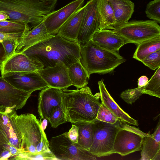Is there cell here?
I'll return each mask as SVG.
<instances>
[{
	"label": "cell",
	"instance_id": "6da1fadb",
	"mask_svg": "<svg viewBox=\"0 0 160 160\" xmlns=\"http://www.w3.org/2000/svg\"><path fill=\"white\" fill-rule=\"evenodd\" d=\"M80 45L56 34L28 48L22 53L30 58L41 63L43 68L63 63L69 67L79 60Z\"/></svg>",
	"mask_w": 160,
	"mask_h": 160
},
{
	"label": "cell",
	"instance_id": "7a4b0ae2",
	"mask_svg": "<svg viewBox=\"0 0 160 160\" xmlns=\"http://www.w3.org/2000/svg\"><path fill=\"white\" fill-rule=\"evenodd\" d=\"M61 91V106L67 122H92L96 119L101 104L99 93L93 95L87 86L75 90Z\"/></svg>",
	"mask_w": 160,
	"mask_h": 160
},
{
	"label": "cell",
	"instance_id": "3957f363",
	"mask_svg": "<svg viewBox=\"0 0 160 160\" xmlns=\"http://www.w3.org/2000/svg\"><path fill=\"white\" fill-rule=\"evenodd\" d=\"M57 0H0V10L8 20L30 23L34 28L54 11Z\"/></svg>",
	"mask_w": 160,
	"mask_h": 160
},
{
	"label": "cell",
	"instance_id": "277c9868",
	"mask_svg": "<svg viewBox=\"0 0 160 160\" xmlns=\"http://www.w3.org/2000/svg\"><path fill=\"white\" fill-rule=\"evenodd\" d=\"M13 116L22 136L26 160L33 155L51 151L41 120L32 114L18 115L15 110Z\"/></svg>",
	"mask_w": 160,
	"mask_h": 160
},
{
	"label": "cell",
	"instance_id": "5b68a950",
	"mask_svg": "<svg viewBox=\"0 0 160 160\" xmlns=\"http://www.w3.org/2000/svg\"><path fill=\"white\" fill-rule=\"evenodd\" d=\"M80 56L79 61L89 76L112 72L126 61L118 52L104 49L91 40L80 45Z\"/></svg>",
	"mask_w": 160,
	"mask_h": 160
},
{
	"label": "cell",
	"instance_id": "8992f818",
	"mask_svg": "<svg viewBox=\"0 0 160 160\" xmlns=\"http://www.w3.org/2000/svg\"><path fill=\"white\" fill-rule=\"evenodd\" d=\"M120 121L114 124L96 119L92 121L93 137L89 150L91 154L98 158L111 155L116 134L121 128Z\"/></svg>",
	"mask_w": 160,
	"mask_h": 160
},
{
	"label": "cell",
	"instance_id": "52a82bcc",
	"mask_svg": "<svg viewBox=\"0 0 160 160\" xmlns=\"http://www.w3.org/2000/svg\"><path fill=\"white\" fill-rule=\"evenodd\" d=\"M116 32L129 43L138 44L160 36V26L153 20H133L114 29Z\"/></svg>",
	"mask_w": 160,
	"mask_h": 160
},
{
	"label": "cell",
	"instance_id": "ba28073f",
	"mask_svg": "<svg viewBox=\"0 0 160 160\" xmlns=\"http://www.w3.org/2000/svg\"><path fill=\"white\" fill-rule=\"evenodd\" d=\"M49 148L57 160H95L96 157L83 149L68 138V132L52 137L49 142Z\"/></svg>",
	"mask_w": 160,
	"mask_h": 160
},
{
	"label": "cell",
	"instance_id": "9c48e42d",
	"mask_svg": "<svg viewBox=\"0 0 160 160\" xmlns=\"http://www.w3.org/2000/svg\"><path fill=\"white\" fill-rule=\"evenodd\" d=\"M31 93L18 89L0 77V112L7 108L16 111L25 105Z\"/></svg>",
	"mask_w": 160,
	"mask_h": 160
},
{
	"label": "cell",
	"instance_id": "30bf717a",
	"mask_svg": "<svg viewBox=\"0 0 160 160\" xmlns=\"http://www.w3.org/2000/svg\"><path fill=\"white\" fill-rule=\"evenodd\" d=\"M2 76L15 88L31 94L48 87L37 72H11Z\"/></svg>",
	"mask_w": 160,
	"mask_h": 160
},
{
	"label": "cell",
	"instance_id": "8fae6325",
	"mask_svg": "<svg viewBox=\"0 0 160 160\" xmlns=\"http://www.w3.org/2000/svg\"><path fill=\"white\" fill-rule=\"evenodd\" d=\"M98 0H90L84 6L81 27L77 38L80 45L89 42L94 33L99 29L100 20Z\"/></svg>",
	"mask_w": 160,
	"mask_h": 160
},
{
	"label": "cell",
	"instance_id": "7c38bea8",
	"mask_svg": "<svg viewBox=\"0 0 160 160\" xmlns=\"http://www.w3.org/2000/svg\"><path fill=\"white\" fill-rule=\"evenodd\" d=\"M144 137L129 130L120 128L118 131L111 155L125 156L141 150Z\"/></svg>",
	"mask_w": 160,
	"mask_h": 160
},
{
	"label": "cell",
	"instance_id": "4fadbf2b",
	"mask_svg": "<svg viewBox=\"0 0 160 160\" xmlns=\"http://www.w3.org/2000/svg\"><path fill=\"white\" fill-rule=\"evenodd\" d=\"M84 2V0H75L46 16L43 22L48 32L51 34H56L64 23L82 7Z\"/></svg>",
	"mask_w": 160,
	"mask_h": 160
},
{
	"label": "cell",
	"instance_id": "5bb4252c",
	"mask_svg": "<svg viewBox=\"0 0 160 160\" xmlns=\"http://www.w3.org/2000/svg\"><path fill=\"white\" fill-rule=\"evenodd\" d=\"M43 68L41 63L30 58L22 53H14L0 63L1 76L11 72H37Z\"/></svg>",
	"mask_w": 160,
	"mask_h": 160
},
{
	"label": "cell",
	"instance_id": "9a60e30c",
	"mask_svg": "<svg viewBox=\"0 0 160 160\" xmlns=\"http://www.w3.org/2000/svg\"><path fill=\"white\" fill-rule=\"evenodd\" d=\"M37 72L48 87L63 89L72 85L68 67L63 62L57 63L54 66L43 68Z\"/></svg>",
	"mask_w": 160,
	"mask_h": 160
},
{
	"label": "cell",
	"instance_id": "2e32d148",
	"mask_svg": "<svg viewBox=\"0 0 160 160\" xmlns=\"http://www.w3.org/2000/svg\"><path fill=\"white\" fill-rule=\"evenodd\" d=\"M61 89L48 87L41 90L38 96V112L41 119L48 121L54 109L61 105Z\"/></svg>",
	"mask_w": 160,
	"mask_h": 160
},
{
	"label": "cell",
	"instance_id": "e0dca14e",
	"mask_svg": "<svg viewBox=\"0 0 160 160\" xmlns=\"http://www.w3.org/2000/svg\"><path fill=\"white\" fill-rule=\"evenodd\" d=\"M11 109L0 112V131L8 140L9 145L24 152L22 136L13 116L15 110Z\"/></svg>",
	"mask_w": 160,
	"mask_h": 160
},
{
	"label": "cell",
	"instance_id": "ac0fdd59",
	"mask_svg": "<svg viewBox=\"0 0 160 160\" xmlns=\"http://www.w3.org/2000/svg\"><path fill=\"white\" fill-rule=\"evenodd\" d=\"M93 43L104 49L117 52L128 42L113 30L99 29L92 36L91 40Z\"/></svg>",
	"mask_w": 160,
	"mask_h": 160
},
{
	"label": "cell",
	"instance_id": "d6986e66",
	"mask_svg": "<svg viewBox=\"0 0 160 160\" xmlns=\"http://www.w3.org/2000/svg\"><path fill=\"white\" fill-rule=\"evenodd\" d=\"M55 35L50 34L48 32L42 21L32 29L30 30L18 42L14 53H22L30 46Z\"/></svg>",
	"mask_w": 160,
	"mask_h": 160
},
{
	"label": "cell",
	"instance_id": "ffe728a7",
	"mask_svg": "<svg viewBox=\"0 0 160 160\" xmlns=\"http://www.w3.org/2000/svg\"><path fill=\"white\" fill-rule=\"evenodd\" d=\"M98 84L100 92L99 98L102 102L121 121L138 126V121L124 112L115 101L107 90L103 80L98 81Z\"/></svg>",
	"mask_w": 160,
	"mask_h": 160
},
{
	"label": "cell",
	"instance_id": "44dd1931",
	"mask_svg": "<svg viewBox=\"0 0 160 160\" xmlns=\"http://www.w3.org/2000/svg\"><path fill=\"white\" fill-rule=\"evenodd\" d=\"M141 150L140 160H160L159 121L154 133L144 138Z\"/></svg>",
	"mask_w": 160,
	"mask_h": 160
},
{
	"label": "cell",
	"instance_id": "7402d4cb",
	"mask_svg": "<svg viewBox=\"0 0 160 160\" xmlns=\"http://www.w3.org/2000/svg\"><path fill=\"white\" fill-rule=\"evenodd\" d=\"M84 11V6L73 14L64 23L56 34L70 40L77 41Z\"/></svg>",
	"mask_w": 160,
	"mask_h": 160
},
{
	"label": "cell",
	"instance_id": "603a6c76",
	"mask_svg": "<svg viewBox=\"0 0 160 160\" xmlns=\"http://www.w3.org/2000/svg\"><path fill=\"white\" fill-rule=\"evenodd\" d=\"M113 10L115 20L114 29L127 22L134 11V4L130 0H107Z\"/></svg>",
	"mask_w": 160,
	"mask_h": 160
},
{
	"label": "cell",
	"instance_id": "cb8c5ba5",
	"mask_svg": "<svg viewBox=\"0 0 160 160\" xmlns=\"http://www.w3.org/2000/svg\"><path fill=\"white\" fill-rule=\"evenodd\" d=\"M98 8L99 17V30H113L115 20L112 6L107 0H98Z\"/></svg>",
	"mask_w": 160,
	"mask_h": 160
},
{
	"label": "cell",
	"instance_id": "d4e9b609",
	"mask_svg": "<svg viewBox=\"0 0 160 160\" xmlns=\"http://www.w3.org/2000/svg\"><path fill=\"white\" fill-rule=\"evenodd\" d=\"M68 73L72 85L80 89L87 86L90 76L80 61L68 68Z\"/></svg>",
	"mask_w": 160,
	"mask_h": 160
},
{
	"label": "cell",
	"instance_id": "484cf974",
	"mask_svg": "<svg viewBox=\"0 0 160 160\" xmlns=\"http://www.w3.org/2000/svg\"><path fill=\"white\" fill-rule=\"evenodd\" d=\"M77 127L78 138L77 145L81 148L89 151L93 141V124L92 122L72 123Z\"/></svg>",
	"mask_w": 160,
	"mask_h": 160
},
{
	"label": "cell",
	"instance_id": "4316f807",
	"mask_svg": "<svg viewBox=\"0 0 160 160\" xmlns=\"http://www.w3.org/2000/svg\"><path fill=\"white\" fill-rule=\"evenodd\" d=\"M137 45L133 58L142 62L149 54L160 50V36L148 39Z\"/></svg>",
	"mask_w": 160,
	"mask_h": 160
},
{
	"label": "cell",
	"instance_id": "83f0119b",
	"mask_svg": "<svg viewBox=\"0 0 160 160\" xmlns=\"http://www.w3.org/2000/svg\"><path fill=\"white\" fill-rule=\"evenodd\" d=\"M30 29L28 23L8 20L0 21V32L6 33H21L25 34Z\"/></svg>",
	"mask_w": 160,
	"mask_h": 160
},
{
	"label": "cell",
	"instance_id": "f1b7e54d",
	"mask_svg": "<svg viewBox=\"0 0 160 160\" xmlns=\"http://www.w3.org/2000/svg\"><path fill=\"white\" fill-rule=\"evenodd\" d=\"M143 94L160 98V67L157 69L147 84L143 87Z\"/></svg>",
	"mask_w": 160,
	"mask_h": 160
},
{
	"label": "cell",
	"instance_id": "f546056e",
	"mask_svg": "<svg viewBox=\"0 0 160 160\" xmlns=\"http://www.w3.org/2000/svg\"><path fill=\"white\" fill-rule=\"evenodd\" d=\"M96 119L111 124H116L119 120L102 103L100 104Z\"/></svg>",
	"mask_w": 160,
	"mask_h": 160
},
{
	"label": "cell",
	"instance_id": "4dcf8cb0",
	"mask_svg": "<svg viewBox=\"0 0 160 160\" xmlns=\"http://www.w3.org/2000/svg\"><path fill=\"white\" fill-rule=\"evenodd\" d=\"M147 17L160 23V0H153L147 5L145 11Z\"/></svg>",
	"mask_w": 160,
	"mask_h": 160
},
{
	"label": "cell",
	"instance_id": "1f68e13d",
	"mask_svg": "<svg viewBox=\"0 0 160 160\" xmlns=\"http://www.w3.org/2000/svg\"><path fill=\"white\" fill-rule=\"evenodd\" d=\"M142 87L125 90L120 94L121 98L126 103L132 104L143 94Z\"/></svg>",
	"mask_w": 160,
	"mask_h": 160
},
{
	"label": "cell",
	"instance_id": "d6a6232c",
	"mask_svg": "<svg viewBox=\"0 0 160 160\" xmlns=\"http://www.w3.org/2000/svg\"><path fill=\"white\" fill-rule=\"evenodd\" d=\"M48 121L53 128H57L60 125L67 122L61 105L58 106L54 109Z\"/></svg>",
	"mask_w": 160,
	"mask_h": 160
},
{
	"label": "cell",
	"instance_id": "836d02e7",
	"mask_svg": "<svg viewBox=\"0 0 160 160\" xmlns=\"http://www.w3.org/2000/svg\"><path fill=\"white\" fill-rule=\"evenodd\" d=\"M142 62L152 70L160 67V50L149 54Z\"/></svg>",
	"mask_w": 160,
	"mask_h": 160
},
{
	"label": "cell",
	"instance_id": "e575fe53",
	"mask_svg": "<svg viewBox=\"0 0 160 160\" xmlns=\"http://www.w3.org/2000/svg\"><path fill=\"white\" fill-rule=\"evenodd\" d=\"M0 41L3 45L7 58L14 53L18 40L7 39Z\"/></svg>",
	"mask_w": 160,
	"mask_h": 160
},
{
	"label": "cell",
	"instance_id": "d590c367",
	"mask_svg": "<svg viewBox=\"0 0 160 160\" xmlns=\"http://www.w3.org/2000/svg\"><path fill=\"white\" fill-rule=\"evenodd\" d=\"M120 126L122 128L127 129L129 130L132 132H135L144 138L148 136L150 134L149 133H146L141 131L138 128H136L134 126H131L127 124L126 122L120 121Z\"/></svg>",
	"mask_w": 160,
	"mask_h": 160
},
{
	"label": "cell",
	"instance_id": "8d00e7d4",
	"mask_svg": "<svg viewBox=\"0 0 160 160\" xmlns=\"http://www.w3.org/2000/svg\"><path fill=\"white\" fill-rule=\"evenodd\" d=\"M25 34L21 33H6L0 32V41L7 39H12L17 40L18 41Z\"/></svg>",
	"mask_w": 160,
	"mask_h": 160
},
{
	"label": "cell",
	"instance_id": "74e56055",
	"mask_svg": "<svg viewBox=\"0 0 160 160\" xmlns=\"http://www.w3.org/2000/svg\"><path fill=\"white\" fill-rule=\"evenodd\" d=\"M71 128L68 132V135L71 140L77 143L78 138V132L77 127L75 125L72 124Z\"/></svg>",
	"mask_w": 160,
	"mask_h": 160
},
{
	"label": "cell",
	"instance_id": "f35d334b",
	"mask_svg": "<svg viewBox=\"0 0 160 160\" xmlns=\"http://www.w3.org/2000/svg\"><path fill=\"white\" fill-rule=\"evenodd\" d=\"M0 145L4 147L5 150H8L9 146L8 140L0 131Z\"/></svg>",
	"mask_w": 160,
	"mask_h": 160
},
{
	"label": "cell",
	"instance_id": "ab89813d",
	"mask_svg": "<svg viewBox=\"0 0 160 160\" xmlns=\"http://www.w3.org/2000/svg\"><path fill=\"white\" fill-rule=\"evenodd\" d=\"M9 151L11 153L12 155L10 158L14 157L18 154L22 152H24V151L18 148L14 147L10 145L9 147Z\"/></svg>",
	"mask_w": 160,
	"mask_h": 160
},
{
	"label": "cell",
	"instance_id": "60d3db41",
	"mask_svg": "<svg viewBox=\"0 0 160 160\" xmlns=\"http://www.w3.org/2000/svg\"><path fill=\"white\" fill-rule=\"evenodd\" d=\"M148 81V78L145 76H142L138 79V87H142L146 85Z\"/></svg>",
	"mask_w": 160,
	"mask_h": 160
},
{
	"label": "cell",
	"instance_id": "b9f144b4",
	"mask_svg": "<svg viewBox=\"0 0 160 160\" xmlns=\"http://www.w3.org/2000/svg\"><path fill=\"white\" fill-rule=\"evenodd\" d=\"M7 58L3 45L0 41V62H3Z\"/></svg>",
	"mask_w": 160,
	"mask_h": 160
},
{
	"label": "cell",
	"instance_id": "7bdbcfd3",
	"mask_svg": "<svg viewBox=\"0 0 160 160\" xmlns=\"http://www.w3.org/2000/svg\"><path fill=\"white\" fill-rule=\"evenodd\" d=\"M12 154L8 150H5L2 152L0 160H8L11 156Z\"/></svg>",
	"mask_w": 160,
	"mask_h": 160
},
{
	"label": "cell",
	"instance_id": "ee69618b",
	"mask_svg": "<svg viewBox=\"0 0 160 160\" xmlns=\"http://www.w3.org/2000/svg\"><path fill=\"white\" fill-rule=\"evenodd\" d=\"M9 18L4 11L0 10V21L8 20Z\"/></svg>",
	"mask_w": 160,
	"mask_h": 160
},
{
	"label": "cell",
	"instance_id": "f6af8a7d",
	"mask_svg": "<svg viewBox=\"0 0 160 160\" xmlns=\"http://www.w3.org/2000/svg\"><path fill=\"white\" fill-rule=\"evenodd\" d=\"M48 121L46 119H44L42 122H41V125L43 129L44 130L47 126Z\"/></svg>",
	"mask_w": 160,
	"mask_h": 160
},
{
	"label": "cell",
	"instance_id": "bcb514c9",
	"mask_svg": "<svg viewBox=\"0 0 160 160\" xmlns=\"http://www.w3.org/2000/svg\"><path fill=\"white\" fill-rule=\"evenodd\" d=\"M5 150L4 147L0 145V158L2 152Z\"/></svg>",
	"mask_w": 160,
	"mask_h": 160
}]
</instances>
